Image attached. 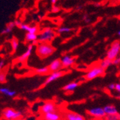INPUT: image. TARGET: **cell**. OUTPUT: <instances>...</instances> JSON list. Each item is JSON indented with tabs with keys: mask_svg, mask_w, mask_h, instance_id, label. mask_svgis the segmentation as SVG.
Here are the masks:
<instances>
[{
	"mask_svg": "<svg viewBox=\"0 0 120 120\" xmlns=\"http://www.w3.org/2000/svg\"><path fill=\"white\" fill-rule=\"evenodd\" d=\"M83 20L86 22V23H89L91 22V19L89 18V17L88 16L87 14H84L83 16Z\"/></svg>",
	"mask_w": 120,
	"mask_h": 120,
	"instance_id": "83f0119b",
	"label": "cell"
},
{
	"mask_svg": "<svg viewBox=\"0 0 120 120\" xmlns=\"http://www.w3.org/2000/svg\"><path fill=\"white\" fill-rule=\"evenodd\" d=\"M65 75V71H54V72H52L50 73V74L47 77V78L45 79V81L44 82V83L41 84V87H44L46 86L47 85H48L49 84L52 83V82H54L56 81V79H59L62 77L63 76Z\"/></svg>",
	"mask_w": 120,
	"mask_h": 120,
	"instance_id": "8992f818",
	"label": "cell"
},
{
	"mask_svg": "<svg viewBox=\"0 0 120 120\" xmlns=\"http://www.w3.org/2000/svg\"><path fill=\"white\" fill-rule=\"evenodd\" d=\"M56 49L49 43H39L37 44L36 54L41 59L47 58L52 55Z\"/></svg>",
	"mask_w": 120,
	"mask_h": 120,
	"instance_id": "6da1fadb",
	"label": "cell"
},
{
	"mask_svg": "<svg viewBox=\"0 0 120 120\" xmlns=\"http://www.w3.org/2000/svg\"><path fill=\"white\" fill-rule=\"evenodd\" d=\"M62 119V116L57 112L43 114V120H61Z\"/></svg>",
	"mask_w": 120,
	"mask_h": 120,
	"instance_id": "9a60e30c",
	"label": "cell"
},
{
	"mask_svg": "<svg viewBox=\"0 0 120 120\" xmlns=\"http://www.w3.org/2000/svg\"><path fill=\"white\" fill-rule=\"evenodd\" d=\"M11 49L13 51L14 53H15L17 52V50L19 48V41L18 40V39H17L16 37H12V39H11Z\"/></svg>",
	"mask_w": 120,
	"mask_h": 120,
	"instance_id": "44dd1931",
	"label": "cell"
},
{
	"mask_svg": "<svg viewBox=\"0 0 120 120\" xmlns=\"http://www.w3.org/2000/svg\"><path fill=\"white\" fill-rule=\"evenodd\" d=\"M57 2H58V0H50V2L52 5H56Z\"/></svg>",
	"mask_w": 120,
	"mask_h": 120,
	"instance_id": "d6a6232c",
	"label": "cell"
},
{
	"mask_svg": "<svg viewBox=\"0 0 120 120\" xmlns=\"http://www.w3.org/2000/svg\"><path fill=\"white\" fill-rule=\"evenodd\" d=\"M120 54V41H114L109 47L107 52L106 58L109 59L111 61L114 60L115 58L118 57Z\"/></svg>",
	"mask_w": 120,
	"mask_h": 120,
	"instance_id": "277c9868",
	"label": "cell"
},
{
	"mask_svg": "<svg viewBox=\"0 0 120 120\" xmlns=\"http://www.w3.org/2000/svg\"><path fill=\"white\" fill-rule=\"evenodd\" d=\"M115 90L118 93L120 94V83L116 84V85H115Z\"/></svg>",
	"mask_w": 120,
	"mask_h": 120,
	"instance_id": "1f68e13d",
	"label": "cell"
},
{
	"mask_svg": "<svg viewBox=\"0 0 120 120\" xmlns=\"http://www.w3.org/2000/svg\"><path fill=\"white\" fill-rule=\"evenodd\" d=\"M104 71H105V69H102L99 65L94 66V67H92L86 72V74L84 76V78L86 80H88V81L92 80L97 77L102 76V75L104 74Z\"/></svg>",
	"mask_w": 120,
	"mask_h": 120,
	"instance_id": "5b68a950",
	"label": "cell"
},
{
	"mask_svg": "<svg viewBox=\"0 0 120 120\" xmlns=\"http://www.w3.org/2000/svg\"><path fill=\"white\" fill-rule=\"evenodd\" d=\"M16 120H23V119H22H22H16Z\"/></svg>",
	"mask_w": 120,
	"mask_h": 120,
	"instance_id": "d590c367",
	"label": "cell"
},
{
	"mask_svg": "<svg viewBox=\"0 0 120 120\" xmlns=\"http://www.w3.org/2000/svg\"><path fill=\"white\" fill-rule=\"evenodd\" d=\"M56 37V33L50 28L44 29L38 34V41L39 43H49Z\"/></svg>",
	"mask_w": 120,
	"mask_h": 120,
	"instance_id": "3957f363",
	"label": "cell"
},
{
	"mask_svg": "<svg viewBox=\"0 0 120 120\" xmlns=\"http://www.w3.org/2000/svg\"><path fill=\"white\" fill-rule=\"evenodd\" d=\"M103 109L106 115H112V114H116L118 113L117 109L116 108L115 106H114L112 104L106 105L105 107H104Z\"/></svg>",
	"mask_w": 120,
	"mask_h": 120,
	"instance_id": "ac0fdd59",
	"label": "cell"
},
{
	"mask_svg": "<svg viewBox=\"0 0 120 120\" xmlns=\"http://www.w3.org/2000/svg\"><path fill=\"white\" fill-rule=\"evenodd\" d=\"M115 85H116V84L111 83V84H109L108 85L107 88H108L109 90H110V91H114V90H115Z\"/></svg>",
	"mask_w": 120,
	"mask_h": 120,
	"instance_id": "f1b7e54d",
	"label": "cell"
},
{
	"mask_svg": "<svg viewBox=\"0 0 120 120\" xmlns=\"http://www.w3.org/2000/svg\"><path fill=\"white\" fill-rule=\"evenodd\" d=\"M104 119L105 120H120V114L117 113L112 115H106Z\"/></svg>",
	"mask_w": 120,
	"mask_h": 120,
	"instance_id": "cb8c5ba5",
	"label": "cell"
},
{
	"mask_svg": "<svg viewBox=\"0 0 120 120\" xmlns=\"http://www.w3.org/2000/svg\"><path fill=\"white\" fill-rule=\"evenodd\" d=\"M40 113L43 115L47 113H51L54 112H56V106L54 101H47L44 102L39 108Z\"/></svg>",
	"mask_w": 120,
	"mask_h": 120,
	"instance_id": "52a82bcc",
	"label": "cell"
},
{
	"mask_svg": "<svg viewBox=\"0 0 120 120\" xmlns=\"http://www.w3.org/2000/svg\"><path fill=\"white\" fill-rule=\"evenodd\" d=\"M34 72L38 75H46V74H49L50 73L48 66L37 68L34 69Z\"/></svg>",
	"mask_w": 120,
	"mask_h": 120,
	"instance_id": "ffe728a7",
	"label": "cell"
},
{
	"mask_svg": "<svg viewBox=\"0 0 120 120\" xmlns=\"http://www.w3.org/2000/svg\"><path fill=\"white\" fill-rule=\"evenodd\" d=\"M4 65H5V62H4V60H1V61H0V71H1L3 69Z\"/></svg>",
	"mask_w": 120,
	"mask_h": 120,
	"instance_id": "4dcf8cb0",
	"label": "cell"
},
{
	"mask_svg": "<svg viewBox=\"0 0 120 120\" xmlns=\"http://www.w3.org/2000/svg\"><path fill=\"white\" fill-rule=\"evenodd\" d=\"M87 112H88L89 115H90L92 117H94L96 119H102V118H104V116H106L103 108L99 107L89 109L87 111Z\"/></svg>",
	"mask_w": 120,
	"mask_h": 120,
	"instance_id": "ba28073f",
	"label": "cell"
},
{
	"mask_svg": "<svg viewBox=\"0 0 120 120\" xmlns=\"http://www.w3.org/2000/svg\"><path fill=\"white\" fill-rule=\"evenodd\" d=\"M112 64L114 65H119L120 64V56H118L116 58H115L114 60H112Z\"/></svg>",
	"mask_w": 120,
	"mask_h": 120,
	"instance_id": "4316f807",
	"label": "cell"
},
{
	"mask_svg": "<svg viewBox=\"0 0 120 120\" xmlns=\"http://www.w3.org/2000/svg\"><path fill=\"white\" fill-rule=\"evenodd\" d=\"M112 64V62L111 61V60H109L107 58H105V59H104L102 60V61H101V62L99 63V66L100 67H101L102 69H106L109 66H111Z\"/></svg>",
	"mask_w": 120,
	"mask_h": 120,
	"instance_id": "7402d4cb",
	"label": "cell"
},
{
	"mask_svg": "<svg viewBox=\"0 0 120 120\" xmlns=\"http://www.w3.org/2000/svg\"><path fill=\"white\" fill-rule=\"evenodd\" d=\"M19 29L22 30V31L26 32V33H32V34H37L39 29L37 26H30L29 24L21 23V24L18 27Z\"/></svg>",
	"mask_w": 120,
	"mask_h": 120,
	"instance_id": "7c38bea8",
	"label": "cell"
},
{
	"mask_svg": "<svg viewBox=\"0 0 120 120\" xmlns=\"http://www.w3.org/2000/svg\"><path fill=\"white\" fill-rule=\"evenodd\" d=\"M2 116L4 120H16L22 119L23 113L21 111L16 110L11 107H7L2 112Z\"/></svg>",
	"mask_w": 120,
	"mask_h": 120,
	"instance_id": "7a4b0ae2",
	"label": "cell"
},
{
	"mask_svg": "<svg viewBox=\"0 0 120 120\" xmlns=\"http://www.w3.org/2000/svg\"><path fill=\"white\" fill-rule=\"evenodd\" d=\"M72 31V29L69 26H60L56 29V32L59 34H65V33H69Z\"/></svg>",
	"mask_w": 120,
	"mask_h": 120,
	"instance_id": "603a6c76",
	"label": "cell"
},
{
	"mask_svg": "<svg viewBox=\"0 0 120 120\" xmlns=\"http://www.w3.org/2000/svg\"><path fill=\"white\" fill-rule=\"evenodd\" d=\"M60 60H61V62H62V68H65V69L71 67L75 62L74 57L68 54L63 55Z\"/></svg>",
	"mask_w": 120,
	"mask_h": 120,
	"instance_id": "30bf717a",
	"label": "cell"
},
{
	"mask_svg": "<svg viewBox=\"0 0 120 120\" xmlns=\"http://www.w3.org/2000/svg\"><path fill=\"white\" fill-rule=\"evenodd\" d=\"M15 27V25H14V22H9L8 23H7L5 27L2 29V31L0 33L1 35H4V34H8L9 33H11L14 28Z\"/></svg>",
	"mask_w": 120,
	"mask_h": 120,
	"instance_id": "d6986e66",
	"label": "cell"
},
{
	"mask_svg": "<svg viewBox=\"0 0 120 120\" xmlns=\"http://www.w3.org/2000/svg\"><path fill=\"white\" fill-rule=\"evenodd\" d=\"M48 67H49V70L50 73L57 71H60L62 69L61 60H60L59 59H54L53 61L49 64Z\"/></svg>",
	"mask_w": 120,
	"mask_h": 120,
	"instance_id": "4fadbf2b",
	"label": "cell"
},
{
	"mask_svg": "<svg viewBox=\"0 0 120 120\" xmlns=\"http://www.w3.org/2000/svg\"><path fill=\"white\" fill-rule=\"evenodd\" d=\"M79 86V83L77 82H71L67 84L62 87V89L64 92H73Z\"/></svg>",
	"mask_w": 120,
	"mask_h": 120,
	"instance_id": "e0dca14e",
	"label": "cell"
},
{
	"mask_svg": "<svg viewBox=\"0 0 120 120\" xmlns=\"http://www.w3.org/2000/svg\"><path fill=\"white\" fill-rule=\"evenodd\" d=\"M7 82V74L2 70L0 71V84H5Z\"/></svg>",
	"mask_w": 120,
	"mask_h": 120,
	"instance_id": "d4e9b609",
	"label": "cell"
},
{
	"mask_svg": "<svg viewBox=\"0 0 120 120\" xmlns=\"http://www.w3.org/2000/svg\"><path fill=\"white\" fill-rule=\"evenodd\" d=\"M34 49V45L32 44H29L27 47L26 50L25 51V52H24L22 55H20L19 56H18L17 58V61L19 62H24L26 60L29 59V57L31 56L32 52Z\"/></svg>",
	"mask_w": 120,
	"mask_h": 120,
	"instance_id": "8fae6325",
	"label": "cell"
},
{
	"mask_svg": "<svg viewBox=\"0 0 120 120\" xmlns=\"http://www.w3.org/2000/svg\"><path fill=\"white\" fill-rule=\"evenodd\" d=\"M0 93L11 98L14 97L17 94V92L15 90H11L7 87H0Z\"/></svg>",
	"mask_w": 120,
	"mask_h": 120,
	"instance_id": "2e32d148",
	"label": "cell"
},
{
	"mask_svg": "<svg viewBox=\"0 0 120 120\" xmlns=\"http://www.w3.org/2000/svg\"><path fill=\"white\" fill-rule=\"evenodd\" d=\"M62 117L64 120H85V118L82 114L71 111L64 112Z\"/></svg>",
	"mask_w": 120,
	"mask_h": 120,
	"instance_id": "9c48e42d",
	"label": "cell"
},
{
	"mask_svg": "<svg viewBox=\"0 0 120 120\" xmlns=\"http://www.w3.org/2000/svg\"><path fill=\"white\" fill-rule=\"evenodd\" d=\"M118 35H119V38H120V30L118 32Z\"/></svg>",
	"mask_w": 120,
	"mask_h": 120,
	"instance_id": "e575fe53",
	"label": "cell"
},
{
	"mask_svg": "<svg viewBox=\"0 0 120 120\" xmlns=\"http://www.w3.org/2000/svg\"><path fill=\"white\" fill-rule=\"evenodd\" d=\"M14 23L15 27H19V26L21 24L22 22H20L19 19H15V20L14 21Z\"/></svg>",
	"mask_w": 120,
	"mask_h": 120,
	"instance_id": "f546056e",
	"label": "cell"
},
{
	"mask_svg": "<svg viewBox=\"0 0 120 120\" xmlns=\"http://www.w3.org/2000/svg\"><path fill=\"white\" fill-rule=\"evenodd\" d=\"M24 40L26 43H29L34 45L38 44V34H32V33H26L25 34Z\"/></svg>",
	"mask_w": 120,
	"mask_h": 120,
	"instance_id": "5bb4252c",
	"label": "cell"
},
{
	"mask_svg": "<svg viewBox=\"0 0 120 120\" xmlns=\"http://www.w3.org/2000/svg\"><path fill=\"white\" fill-rule=\"evenodd\" d=\"M117 1H118V2H120V0H117Z\"/></svg>",
	"mask_w": 120,
	"mask_h": 120,
	"instance_id": "8d00e7d4",
	"label": "cell"
},
{
	"mask_svg": "<svg viewBox=\"0 0 120 120\" xmlns=\"http://www.w3.org/2000/svg\"><path fill=\"white\" fill-rule=\"evenodd\" d=\"M60 10H61V9H60V7L56 6V5H53L51 8V10H50V12L52 13V14H56V13H59L60 11Z\"/></svg>",
	"mask_w": 120,
	"mask_h": 120,
	"instance_id": "484cf974",
	"label": "cell"
},
{
	"mask_svg": "<svg viewBox=\"0 0 120 120\" xmlns=\"http://www.w3.org/2000/svg\"><path fill=\"white\" fill-rule=\"evenodd\" d=\"M82 9V5H78V6L76 7V9H76L77 11H80Z\"/></svg>",
	"mask_w": 120,
	"mask_h": 120,
	"instance_id": "836d02e7",
	"label": "cell"
}]
</instances>
